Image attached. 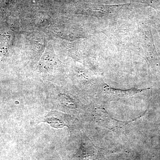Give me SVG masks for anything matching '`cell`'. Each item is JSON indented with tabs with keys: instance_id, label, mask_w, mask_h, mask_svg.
I'll return each mask as SVG.
<instances>
[{
	"instance_id": "1",
	"label": "cell",
	"mask_w": 160,
	"mask_h": 160,
	"mask_svg": "<svg viewBox=\"0 0 160 160\" xmlns=\"http://www.w3.org/2000/svg\"><path fill=\"white\" fill-rule=\"evenodd\" d=\"M44 122L49 123L53 128H61L68 126L65 115L56 111L50 112L45 118Z\"/></svg>"
},
{
	"instance_id": "2",
	"label": "cell",
	"mask_w": 160,
	"mask_h": 160,
	"mask_svg": "<svg viewBox=\"0 0 160 160\" xmlns=\"http://www.w3.org/2000/svg\"><path fill=\"white\" fill-rule=\"evenodd\" d=\"M99 113L98 115L99 116V119L100 124L102 125L104 127H107V126L110 123L108 126L107 128L110 129H114L116 127L118 128H122V126H126L128 123V122H120L118 120H115L114 118H112L111 117L109 116L108 113H106L104 110L100 109L98 111Z\"/></svg>"
}]
</instances>
